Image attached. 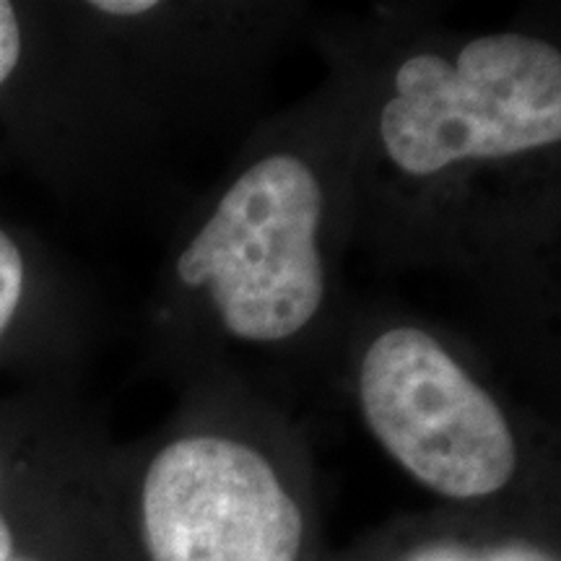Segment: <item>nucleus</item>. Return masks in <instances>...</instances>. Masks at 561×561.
<instances>
[{
	"mask_svg": "<svg viewBox=\"0 0 561 561\" xmlns=\"http://www.w3.org/2000/svg\"><path fill=\"white\" fill-rule=\"evenodd\" d=\"M362 409L405 471L453 500L500 491L517 466L510 424L432 335L396 328L362 364Z\"/></svg>",
	"mask_w": 561,
	"mask_h": 561,
	"instance_id": "7ed1b4c3",
	"label": "nucleus"
},
{
	"mask_svg": "<svg viewBox=\"0 0 561 561\" xmlns=\"http://www.w3.org/2000/svg\"><path fill=\"white\" fill-rule=\"evenodd\" d=\"M144 533L153 561H297L301 512L263 455L191 437L151 462Z\"/></svg>",
	"mask_w": 561,
	"mask_h": 561,
	"instance_id": "20e7f679",
	"label": "nucleus"
},
{
	"mask_svg": "<svg viewBox=\"0 0 561 561\" xmlns=\"http://www.w3.org/2000/svg\"><path fill=\"white\" fill-rule=\"evenodd\" d=\"M24 291V257L9 234L0 231V333L9 328Z\"/></svg>",
	"mask_w": 561,
	"mask_h": 561,
	"instance_id": "423d86ee",
	"label": "nucleus"
},
{
	"mask_svg": "<svg viewBox=\"0 0 561 561\" xmlns=\"http://www.w3.org/2000/svg\"><path fill=\"white\" fill-rule=\"evenodd\" d=\"M380 130L390 159L409 174L557 144L561 55L515 32L473 39L455 66L416 55L398 68Z\"/></svg>",
	"mask_w": 561,
	"mask_h": 561,
	"instance_id": "f257e3e1",
	"label": "nucleus"
},
{
	"mask_svg": "<svg viewBox=\"0 0 561 561\" xmlns=\"http://www.w3.org/2000/svg\"><path fill=\"white\" fill-rule=\"evenodd\" d=\"M21 55V26L11 3L0 0V83L16 68Z\"/></svg>",
	"mask_w": 561,
	"mask_h": 561,
	"instance_id": "0eeeda50",
	"label": "nucleus"
},
{
	"mask_svg": "<svg viewBox=\"0 0 561 561\" xmlns=\"http://www.w3.org/2000/svg\"><path fill=\"white\" fill-rule=\"evenodd\" d=\"M13 557V533L5 515L0 512V561H11Z\"/></svg>",
	"mask_w": 561,
	"mask_h": 561,
	"instance_id": "1a4fd4ad",
	"label": "nucleus"
},
{
	"mask_svg": "<svg viewBox=\"0 0 561 561\" xmlns=\"http://www.w3.org/2000/svg\"><path fill=\"white\" fill-rule=\"evenodd\" d=\"M322 193L297 157L250 167L178 261L187 286L206 284L224 322L248 341L289 339L320 310Z\"/></svg>",
	"mask_w": 561,
	"mask_h": 561,
	"instance_id": "f03ea898",
	"label": "nucleus"
},
{
	"mask_svg": "<svg viewBox=\"0 0 561 561\" xmlns=\"http://www.w3.org/2000/svg\"><path fill=\"white\" fill-rule=\"evenodd\" d=\"M91 5L102 13H112V16H136V13L157 9L153 0H96V3Z\"/></svg>",
	"mask_w": 561,
	"mask_h": 561,
	"instance_id": "6e6552de",
	"label": "nucleus"
},
{
	"mask_svg": "<svg viewBox=\"0 0 561 561\" xmlns=\"http://www.w3.org/2000/svg\"><path fill=\"white\" fill-rule=\"evenodd\" d=\"M405 561H553L533 546H500V549H468L458 543H437L421 549Z\"/></svg>",
	"mask_w": 561,
	"mask_h": 561,
	"instance_id": "39448f33",
	"label": "nucleus"
}]
</instances>
